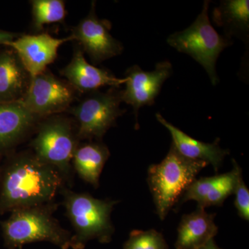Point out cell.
<instances>
[{
	"label": "cell",
	"instance_id": "obj_1",
	"mask_svg": "<svg viewBox=\"0 0 249 249\" xmlns=\"http://www.w3.org/2000/svg\"><path fill=\"white\" fill-rule=\"evenodd\" d=\"M64 186L65 181L58 170L32 152L11 155L1 168L0 215L53 202Z\"/></svg>",
	"mask_w": 249,
	"mask_h": 249
},
{
	"label": "cell",
	"instance_id": "obj_2",
	"mask_svg": "<svg viewBox=\"0 0 249 249\" xmlns=\"http://www.w3.org/2000/svg\"><path fill=\"white\" fill-rule=\"evenodd\" d=\"M57 209L53 201L11 211L9 217L0 222L5 248L21 249L39 242H50L60 249L71 248V232L54 217Z\"/></svg>",
	"mask_w": 249,
	"mask_h": 249
},
{
	"label": "cell",
	"instance_id": "obj_3",
	"mask_svg": "<svg viewBox=\"0 0 249 249\" xmlns=\"http://www.w3.org/2000/svg\"><path fill=\"white\" fill-rule=\"evenodd\" d=\"M60 193L63 196L67 217L74 230L71 249H84L92 240L102 244L111 242L114 232L111 213L119 201L96 199L88 193H76L65 186Z\"/></svg>",
	"mask_w": 249,
	"mask_h": 249
},
{
	"label": "cell",
	"instance_id": "obj_4",
	"mask_svg": "<svg viewBox=\"0 0 249 249\" xmlns=\"http://www.w3.org/2000/svg\"><path fill=\"white\" fill-rule=\"evenodd\" d=\"M207 165L203 160L183 157L172 144L164 160L149 167L147 183L160 220L165 219L196 175Z\"/></svg>",
	"mask_w": 249,
	"mask_h": 249
},
{
	"label": "cell",
	"instance_id": "obj_5",
	"mask_svg": "<svg viewBox=\"0 0 249 249\" xmlns=\"http://www.w3.org/2000/svg\"><path fill=\"white\" fill-rule=\"evenodd\" d=\"M30 146L42 161L58 170L65 183L71 185L72 160L79 139L73 121L60 115L41 119Z\"/></svg>",
	"mask_w": 249,
	"mask_h": 249
},
{
	"label": "cell",
	"instance_id": "obj_6",
	"mask_svg": "<svg viewBox=\"0 0 249 249\" xmlns=\"http://www.w3.org/2000/svg\"><path fill=\"white\" fill-rule=\"evenodd\" d=\"M209 5L210 1H205L202 11L195 22L185 30L170 35L167 42L178 52L190 55L200 64L212 84L216 85L219 81L216 62L223 51L232 45V40L219 35L213 27L209 17Z\"/></svg>",
	"mask_w": 249,
	"mask_h": 249
},
{
	"label": "cell",
	"instance_id": "obj_7",
	"mask_svg": "<svg viewBox=\"0 0 249 249\" xmlns=\"http://www.w3.org/2000/svg\"><path fill=\"white\" fill-rule=\"evenodd\" d=\"M122 89L111 88L106 92L89 93L76 106L68 109L76 121L79 140L101 142L106 132L115 125L125 110L121 108ZM67 110V111H68Z\"/></svg>",
	"mask_w": 249,
	"mask_h": 249
},
{
	"label": "cell",
	"instance_id": "obj_8",
	"mask_svg": "<svg viewBox=\"0 0 249 249\" xmlns=\"http://www.w3.org/2000/svg\"><path fill=\"white\" fill-rule=\"evenodd\" d=\"M76 90L46 70L31 78L20 102L33 114L42 119L66 111L74 101Z\"/></svg>",
	"mask_w": 249,
	"mask_h": 249
},
{
	"label": "cell",
	"instance_id": "obj_9",
	"mask_svg": "<svg viewBox=\"0 0 249 249\" xmlns=\"http://www.w3.org/2000/svg\"><path fill=\"white\" fill-rule=\"evenodd\" d=\"M111 24L98 18L96 4L93 1L89 14L71 29L70 36L78 41L83 52L95 63H100L120 55L124 46L110 34Z\"/></svg>",
	"mask_w": 249,
	"mask_h": 249
},
{
	"label": "cell",
	"instance_id": "obj_10",
	"mask_svg": "<svg viewBox=\"0 0 249 249\" xmlns=\"http://www.w3.org/2000/svg\"><path fill=\"white\" fill-rule=\"evenodd\" d=\"M173 73L169 61L156 64L152 71H143L138 65L131 67L125 72V88L122 89V101L133 108L138 127V114L140 108L155 103L165 80Z\"/></svg>",
	"mask_w": 249,
	"mask_h": 249
},
{
	"label": "cell",
	"instance_id": "obj_11",
	"mask_svg": "<svg viewBox=\"0 0 249 249\" xmlns=\"http://www.w3.org/2000/svg\"><path fill=\"white\" fill-rule=\"evenodd\" d=\"M73 41L71 36L56 38L47 33L18 36L4 44L11 47L31 78L43 73L58 56L60 46Z\"/></svg>",
	"mask_w": 249,
	"mask_h": 249
},
{
	"label": "cell",
	"instance_id": "obj_12",
	"mask_svg": "<svg viewBox=\"0 0 249 249\" xmlns=\"http://www.w3.org/2000/svg\"><path fill=\"white\" fill-rule=\"evenodd\" d=\"M231 172L210 178L195 179L182 196L181 203L195 200L197 207L205 209L213 206H222L228 196L234 194L236 185L242 177V170L235 160Z\"/></svg>",
	"mask_w": 249,
	"mask_h": 249
},
{
	"label": "cell",
	"instance_id": "obj_13",
	"mask_svg": "<svg viewBox=\"0 0 249 249\" xmlns=\"http://www.w3.org/2000/svg\"><path fill=\"white\" fill-rule=\"evenodd\" d=\"M40 120L20 101L0 103V155L24 142Z\"/></svg>",
	"mask_w": 249,
	"mask_h": 249
},
{
	"label": "cell",
	"instance_id": "obj_14",
	"mask_svg": "<svg viewBox=\"0 0 249 249\" xmlns=\"http://www.w3.org/2000/svg\"><path fill=\"white\" fill-rule=\"evenodd\" d=\"M60 73L72 88L81 93H91L103 87L119 88L126 78H119L108 70L98 68L87 61L81 48L74 51L71 61Z\"/></svg>",
	"mask_w": 249,
	"mask_h": 249
},
{
	"label": "cell",
	"instance_id": "obj_15",
	"mask_svg": "<svg viewBox=\"0 0 249 249\" xmlns=\"http://www.w3.org/2000/svg\"><path fill=\"white\" fill-rule=\"evenodd\" d=\"M157 121L169 131L173 139V145L178 151L186 158L203 160L211 164L217 172L222 164L223 160L229 151L220 147V139L217 138L212 143H207L192 138L181 129L165 120L160 113L156 114Z\"/></svg>",
	"mask_w": 249,
	"mask_h": 249
},
{
	"label": "cell",
	"instance_id": "obj_16",
	"mask_svg": "<svg viewBox=\"0 0 249 249\" xmlns=\"http://www.w3.org/2000/svg\"><path fill=\"white\" fill-rule=\"evenodd\" d=\"M214 217L215 214L208 213L198 207L192 213L184 214L178 226L175 248L199 249L213 240L218 232Z\"/></svg>",
	"mask_w": 249,
	"mask_h": 249
},
{
	"label": "cell",
	"instance_id": "obj_17",
	"mask_svg": "<svg viewBox=\"0 0 249 249\" xmlns=\"http://www.w3.org/2000/svg\"><path fill=\"white\" fill-rule=\"evenodd\" d=\"M31 78L14 51L0 52V103L20 101Z\"/></svg>",
	"mask_w": 249,
	"mask_h": 249
},
{
	"label": "cell",
	"instance_id": "obj_18",
	"mask_svg": "<svg viewBox=\"0 0 249 249\" xmlns=\"http://www.w3.org/2000/svg\"><path fill=\"white\" fill-rule=\"evenodd\" d=\"M109 156V148L103 142H86L77 147L72 167L83 181L97 188L100 176Z\"/></svg>",
	"mask_w": 249,
	"mask_h": 249
},
{
	"label": "cell",
	"instance_id": "obj_19",
	"mask_svg": "<svg viewBox=\"0 0 249 249\" xmlns=\"http://www.w3.org/2000/svg\"><path fill=\"white\" fill-rule=\"evenodd\" d=\"M213 21L223 28L225 37L232 36L247 41L249 31V0H225L213 11Z\"/></svg>",
	"mask_w": 249,
	"mask_h": 249
},
{
	"label": "cell",
	"instance_id": "obj_20",
	"mask_svg": "<svg viewBox=\"0 0 249 249\" xmlns=\"http://www.w3.org/2000/svg\"><path fill=\"white\" fill-rule=\"evenodd\" d=\"M32 25L36 31L42 30L44 26L53 23H62L67 12L62 0H32Z\"/></svg>",
	"mask_w": 249,
	"mask_h": 249
},
{
	"label": "cell",
	"instance_id": "obj_21",
	"mask_svg": "<svg viewBox=\"0 0 249 249\" xmlns=\"http://www.w3.org/2000/svg\"><path fill=\"white\" fill-rule=\"evenodd\" d=\"M124 249H169L164 237L160 232L152 229L134 230L124 242Z\"/></svg>",
	"mask_w": 249,
	"mask_h": 249
},
{
	"label": "cell",
	"instance_id": "obj_22",
	"mask_svg": "<svg viewBox=\"0 0 249 249\" xmlns=\"http://www.w3.org/2000/svg\"><path fill=\"white\" fill-rule=\"evenodd\" d=\"M234 194L235 195V206L239 215L242 219L249 221V191L242 179V176L237 181Z\"/></svg>",
	"mask_w": 249,
	"mask_h": 249
},
{
	"label": "cell",
	"instance_id": "obj_23",
	"mask_svg": "<svg viewBox=\"0 0 249 249\" xmlns=\"http://www.w3.org/2000/svg\"><path fill=\"white\" fill-rule=\"evenodd\" d=\"M19 35L14 33L8 32L3 30H0V45H4L6 42L14 40Z\"/></svg>",
	"mask_w": 249,
	"mask_h": 249
},
{
	"label": "cell",
	"instance_id": "obj_24",
	"mask_svg": "<svg viewBox=\"0 0 249 249\" xmlns=\"http://www.w3.org/2000/svg\"><path fill=\"white\" fill-rule=\"evenodd\" d=\"M199 249H222L219 248V247H217V245H216L215 242L213 239V240H210L206 245L204 246V247H201V248Z\"/></svg>",
	"mask_w": 249,
	"mask_h": 249
},
{
	"label": "cell",
	"instance_id": "obj_25",
	"mask_svg": "<svg viewBox=\"0 0 249 249\" xmlns=\"http://www.w3.org/2000/svg\"><path fill=\"white\" fill-rule=\"evenodd\" d=\"M1 157H2V156L0 155V183H1V168H2V165H1Z\"/></svg>",
	"mask_w": 249,
	"mask_h": 249
},
{
	"label": "cell",
	"instance_id": "obj_26",
	"mask_svg": "<svg viewBox=\"0 0 249 249\" xmlns=\"http://www.w3.org/2000/svg\"></svg>",
	"mask_w": 249,
	"mask_h": 249
}]
</instances>
